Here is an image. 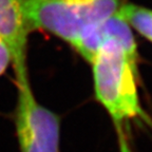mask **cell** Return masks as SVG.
<instances>
[{
	"label": "cell",
	"mask_w": 152,
	"mask_h": 152,
	"mask_svg": "<svg viewBox=\"0 0 152 152\" xmlns=\"http://www.w3.org/2000/svg\"><path fill=\"white\" fill-rule=\"evenodd\" d=\"M90 64L94 97L111 118L119 152H132L133 124L152 126V121L138 95V52L133 30L117 13L104 23Z\"/></svg>",
	"instance_id": "6da1fadb"
},
{
	"label": "cell",
	"mask_w": 152,
	"mask_h": 152,
	"mask_svg": "<svg viewBox=\"0 0 152 152\" xmlns=\"http://www.w3.org/2000/svg\"><path fill=\"white\" fill-rule=\"evenodd\" d=\"M31 30L40 28L69 43L90 62L100 43L104 24L121 0H20Z\"/></svg>",
	"instance_id": "7a4b0ae2"
},
{
	"label": "cell",
	"mask_w": 152,
	"mask_h": 152,
	"mask_svg": "<svg viewBox=\"0 0 152 152\" xmlns=\"http://www.w3.org/2000/svg\"><path fill=\"white\" fill-rule=\"evenodd\" d=\"M19 152H60V117L37 102L30 81L17 85L13 115Z\"/></svg>",
	"instance_id": "3957f363"
},
{
	"label": "cell",
	"mask_w": 152,
	"mask_h": 152,
	"mask_svg": "<svg viewBox=\"0 0 152 152\" xmlns=\"http://www.w3.org/2000/svg\"><path fill=\"white\" fill-rule=\"evenodd\" d=\"M31 31L20 0H0V36L12 54L17 85L28 81L26 50Z\"/></svg>",
	"instance_id": "277c9868"
},
{
	"label": "cell",
	"mask_w": 152,
	"mask_h": 152,
	"mask_svg": "<svg viewBox=\"0 0 152 152\" xmlns=\"http://www.w3.org/2000/svg\"><path fill=\"white\" fill-rule=\"evenodd\" d=\"M117 15L132 30L152 43V10L135 3L123 2Z\"/></svg>",
	"instance_id": "5b68a950"
},
{
	"label": "cell",
	"mask_w": 152,
	"mask_h": 152,
	"mask_svg": "<svg viewBox=\"0 0 152 152\" xmlns=\"http://www.w3.org/2000/svg\"><path fill=\"white\" fill-rule=\"evenodd\" d=\"M12 62V54L5 41L0 36V76L7 71L9 64Z\"/></svg>",
	"instance_id": "8992f818"
}]
</instances>
